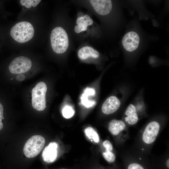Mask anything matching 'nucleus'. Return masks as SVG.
<instances>
[{"instance_id":"423d86ee","label":"nucleus","mask_w":169,"mask_h":169,"mask_svg":"<svg viewBox=\"0 0 169 169\" xmlns=\"http://www.w3.org/2000/svg\"><path fill=\"white\" fill-rule=\"evenodd\" d=\"M160 125L156 121H152L146 125L142 134L144 142L148 144L153 143L155 140L160 129Z\"/></svg>"},{"instance_id":"6e6552de","label":"nucleus","mask_w":169,"mask_h":169,"mask_svg":"<svg viewBox=\"0 0 169 169\" xmlns=\"http://www.w3.org/2000/svg\"><path fill=\"white\" fill-rule=\"evenodd\" d=\"M90 2L95 11L100 15H107L111 10L112 3L111 0H90Z\"/></svg>"},{"instance_id":"4be33fe9","label":"nucleus","mask_w":169,"mask_h":169,"mask_svg":"<svg viewBox=\"0 0 169 169\" xmlns=\"http://www.w3.org/2000/svg\"><path fill=\"white\" fill-rule=\"evenodd\" d=\"M128 169H144V168L139 164L132 163L128 166Z\"/></svg>"},{"instance_id":"f257e3e1","label":"nucleus","mask_w":169,"mask_h":169,"mask_svg":"<svg viewBox=\"0 0 169 169\" xmlns=\"http://www.w3.org/2000/svg\"><path fill=\"white\" fill-rule=\"evenodd\" d=\"M10 34L16 41L20 43L27 42L31 40L34 34L32 25L26 21L19 22L11 29Z\"/></svg>"},{"instance_id":"39448f33","label":"nucleus","mask_w":169,"mask_h":169,"mask_svg":"<svg viewBox=\"0 0 169 169\" xmlns=\"http://www.w3.org/2000/svg\"><path fill=\"white\" fill-rule=\"evenodd\" d=\"M32 62L28 58L19 56L14 59L9 66L10 72L14 74H21L28 71L31 68Z\"/></svg>"},{"instance_id":"9b49d317","label":"nucleus","mask_w":169,"mask_h":169,"mask_svg":"<svg viewBox=\"0 0 169 169\" xmlns=\"http://www.w3.org/2000/svg\"><path fill=\"white\" fill-rule=\"evenodd\" d=\"M125 121L129 125L135 124L138 120L136 105L130 104L127 107L124 114Z\"/></svg>"},{"instance_id":"f3484780","label":"nucleus","mask_w":169,"mask_h":169,"mask_svg":"<svg viewBox=\"0 0 169 169\" xmlns=\"http://www.w3.org/2000/svg\"><path fill=\"white\" fill-rule=\"evenodd\" d=\"M74 113V112L72 108L69 106L65 107L62 110V114L63 116L66 118L68 119L72 117Z\"/></svg>"},{"instance_id":"4468645a","label":"nucleus","mask_w":169,"mask_h":169,"mask_svg":"<svg viewBox=\"0 0 169 169\" xmlns=\"http://www.w3.org/2000/svg\"><path fill=\"white\" fill-rule=\"evenodd\" d=\"M76 23L78 25L87 28V26L91 25L93 23V20L88 15L83 17H80L77 18Z\"/></svg>"},{"instance_id":"dca6fc26","label":"nucleus","mask_w":169,"mask_h":169,"mask_svg":"<svg viewBox=\"0 0 169 169\" xmlns=\"http://www.w3.org/2000/svg\"><path fill=\"white\" fill-rule=\"evenodd\" d=\"M41 1L40 0H21L20 3L22 5L27 8H30L32 6L36 7Z\"/></svg>"},{"instance_id":"a878e982","label":"nucleus","mask_w":169,"mask_h":169,"mask_svg":"<svg viewBox=\"0 0 169 169\" xmlns=\"http://www.w3.org/2000/svg\"><path fill=\"white\" fill-rule=\"evenodd\" d=\"M65 169L62 168V169Z\"/></svg>"},{"instance_id":"b1692460","label":"nucleus","mask_w":169,"mask_h":169,"mask_svg":"<svg viewBox=\"0 0 169 169\" xmlns=\"http://www.w3.org/2000/svg\"><path fill=\"white\" fill-rule=\"evenodd\" d=\"M25 79V76L22 74L18 75L16 77L17 80L19 81H22Z\"/></svg>"},{"instance_id":"2eb2a0df","label":"nucleus","mask_w":169,"mask_h":169,"mask_svg":"<svg viewBox=\"0 0 169 169\" xmlns=\"http://www.w3.org/2000/svg\"><path fill=\"white\" fill-rule=\"evenodd\" d=\"M85 133L87 136L90 139H92L96 143L99 141V138L97 132L92 127H89L84 130Z\"/></svg>"},{"instance_id":"412c9836","label":"nucleus","mask_w":169,"mask_h":169,"mask_svg":"<svg viewBox=\"0 0 169 169\" xmlns=\"http://www.w3.org/2000/svg\"><path fill=\"white\" fill-rule=\"evenodd\" d=\"M3 107L2 105L0 103V131L1 130L3 127V124L2 120L4 119L3 117Z\"/></svg>"},{"instance_id":"f8f14e48","label":"nucleus","mask_w":169,"mask_h":169,"mask_svg":"<svg viewBox=\"0 0 169 169\" xmlns=\"http://www.w3.org/2000/svg\"><path fill=\"white\" fill-rule=\"evenodd\" d=\"M79 58L82 60L89 57L97 58L99 56L98 52L90 46H85L80 49L78 52Z\"/></svg>"},{"instance_id":"a211bd4d","label":"nucleus","mask_w":169,"mask_h":169,"mask_svg":"<svg viewBox=\"0 0 169 169\" xmlns=\"http://www.w3.org/2000/svg\"><path fill=\"white\" fill-rule=\"evenodd\" d=\"M103 156L105 160L108 162H113L115 159L114 154L110 151H106L103 153Z\"/></svg>"},{"instance_id":"0eeeda50","label":"nucleus","mask_w":169,"mask_h":169,"mask_svg":"<svg viewBox=\"0 0 169 169\" xmlns=\"http://www.w3.org/2000/svg\"><path fill=\"white\" fill-rule=\"evenodd\" d=\"M140 42L139 37L136 32L131 31L124 36L122 43L125 49L129 52L136 50L138 47Z\"/></svg>"},{"instance_id":"ddd939ff","label":"nucleus","mask_w":169,"mask_h":169,"mask_svg":"<svg viewBox=\"0 0 169 169\" xmlns=\"http://www.w3.org/2000/svg\"><path fill=\"white\" fill-rule=\"evenodd\" d=\"M126 127V124L122 120L113 119L109 124L108 129L110 132L115 136L118 135Z\"/></svg>"},{"instance_id":"20e7f679","label":"nucleus","mask_w":169,"mask_h":169,"mask_svg":"<svg viewBox=\"0 0 169 169\" xmlns=\"http://www.w3.org/2000/svg\"><path fill=\"white\" fill-rule=\"evenodd\" d=\"M45 142V139L41 135L32 136L24 145L23 149L24 154L28 158L36 156L42 150Z\"/></svg>"},{"instance_id":"1a4fd4ad","label":"nucleus","mask_w":169,"mask_h":169,"mask_svg":"<svg viewBox=\"0 0 169 169\" xmlns=\"http://www.w3.org/2000/svg\"><path fill=\"white\" fill-rule=\"evenodd\" d=\"M120 101L115 96L108 98L103 103L101 107L102 112L106 115H110L116 112L120 105Z\"/></svg>"},{"instance_id":"aec40b11","label":"nucleus","mask_w":169,"mask_h":169,"mask_svg":"<svg viewBox=\"0 0 169 169\" xmlns=\"http://www.w3.org/2000/svg\"><path fill=\"white\" fill-rule=\"evenodd\" d=\"M103 145L106 148V151H111L112 150V145L109 141L106 140L104 141L103 143Z\"/></svg>"},{"instance_id":"393cba45","label":"nucleus","mask_w":169,"mask_h":169,"mask_svg":"<svg viewBox=\"0 0 169 169\" xmlns=\"http://www.w3.org/2000/svg\"><path fill=\"white\" fill-rule=\"evenodd\" d=\"M166 165L167 167L169 168V159L167 160L166 162Z\"/></svg>"},{"instance_id":"7ed1b4c3","label":"nucleus","mask_w":169,"mask_h":169,"mask_svg":"<svg viewBox=\"0 0 169 169\" xmlns=\"http://www.w3.org/2000/svg\"><path fill=\"white\" fill-rule=\"evenodd\" d=\"M47 87L43 82L38 83L32 90V103L35 110L43 111L46 107V93Z\"/></svg>"},{"instance_id":"5701e85b","label":"nucleus","mask_w":169,"mask_h":169,"mask_svg":"<svg viewBox=\"0 0 169 169\" xmlns=\"http://www.w3.org/2000/svg\"><path fill=\"white\" fill-rule=\"evenodd\" d=\"M95 94V90H94L92 89L87 88L85 90L84 93V94L88 96L89 95H94Z\"/></svg>"},{"instance_id":"9d476101","label":"nucleus","mask_w":169,"mask_h":169,"mask_svg":"<svg viewBox=\"0 0 169 169\" xmlns=\"http://www.w3.org/2000/svg\"><path fill=\"white\" fill-rule=\"evenodd\" d=\"M58 144L55 142H51L43 150L42 157L44 161L48 163L54 161L57 156Z\"/></svg>"},{"instance_id":"f03ea898","label":"nucleus","mask_w":169,"mask_h":169,"mask_svg":"<svg viewBox=\"0 0 169 169\" xmlns=\"http://www.w3.org/2000/svg\"><path fill=\"white\" fill-rule=\"evenodd\" d=\"M52 48L57 54H61L65 52L69 46L68 36L65 30L62 27L54 28L50 34Z\"/></svg>"},{"instance_id":"6ab92c4d","label":"nucleus","mask_w":169,"mask_h":169,"mask_svg":"<svg viewBox=\"0 0 169 169\" xmlns=\"http://www.w3.org/2000/svg\"><path fill=\"white\" fill-rule=\"evenodd\" d=\"M87 96L83 94L81 97L82 104L86 107H89L92 106L94 105V101H90L88 100Z\"/></svg>"}]
</instances>
